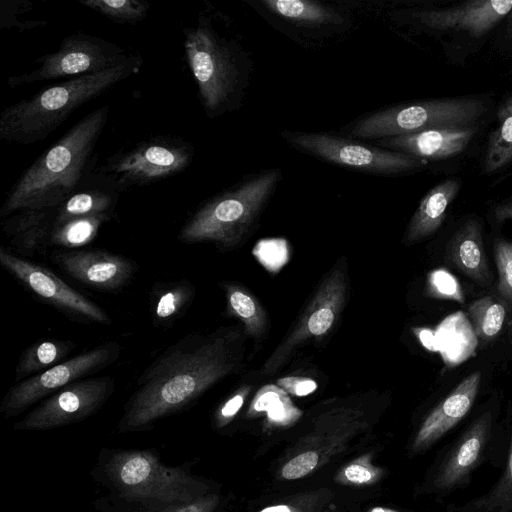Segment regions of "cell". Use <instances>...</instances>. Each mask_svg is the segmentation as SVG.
<instances>
[{
  "label": "cell",
  "mask_w": 512,
  "mask_h": 512,
  "mask_svg": "<svg viewBox=\"0 0 512 512\" xmlns=\"http://www.w3.org/2000/svg\"><path fill=\"white\" fill-rule=\"evenodd\" d=\"M281 137L293 148L332 164L376 175H397L421 168L412 155L383 149L328 133L284 131Z\"/></svg>",
  "instance_id": "10"
},
{
  "label": "cell",
  "mask_w": 512,
  "mask_h": 512,
  "mask_svg": "<svg viewBox=\"0 0 512 512\" xmlns=\"http://www.w3.org/2000/svg\"><path fill=\"white\" fill-rule=\"evenodd\" d=\"M55 208L23 210L10 215L2 225L9 243L19 253H43L50 246Z\"/></svg>",
  "instance_id": "22"
},
{
  "label": "cell",
  "mask_w": 512,
  "mask_h": 512,
  "mask_svg": "<svg viewBox=\"0 0 512 512\" xmlns=\"http://www.w3.org/2000/svg\"><path fill=\"white\" fill-rule=\"evenodd\" d=\"M0 264L23 286L44 302L81 322L110 325L107 312L66 284L48 268L0 248Z\"/></svg>",
  "instance_id": "13"
},
{
  "label": "cell",
  "mask_w": 512,
  "mask_h": 512,
  "mask_svg": "<svg viewBox=\"0 0 512 512\" xmlns=\"http://www.w3.org/2000/svg\"><path fill=\"white\" fill-rule=\"evenodd\" d=\"M102 474L121 498L152 504L160 512L201 497L197 481L184 467L166 466L148 450L112 453Z\"/></svg>",
  "instance_id": "6"
},
{
  "label": "cell",
  "mask_w": 512,
  "mask_h": 512,
  "mask_svg": "<svg viewBox=\"0 0 512 512\" xmlns=\"http://www.w3.org/2000/svg\"><path fill=\"white\" fill-rule=\"evenodd\" d=\"M512 11V0H475L444 10L419 11L415 17L436 30H464L473 37L487 34Z\"/></svg>",
  "instance_id": "16"
},
{
  "label": "cell",
  "mask_w": 512,
  "mask_h": 512,
  "mask_svg": "<svg viewBox=\"0 0 512 512\" xmlns=\"http://www.w3.org/2000/svg\"><path fill=\"white\" fill-rule=\"evenodd\" d=\"M490 428L491 414L488 412L468 428L437 474L435 483L439 489H450L466 478L480 457Z\"/></svg>",
  "instance_id": "21"
},
{
  "label": "cell",
  "mask_w": 512,
  "mask_h": 512,
  "mask_svg": "<svg viewBox=\"0 0 512 512\" xmlns=\"http://www.w3.org/2000/svg\"><path fill=\"white\" fill-rule=\"evenodd\" d=\"M371 512H395V511L377 507V508H374Z\"/></svg>",
  "instance_id": "47"
},
{
  "label": "cell",
  "mask_w": 512,
  "mask_h": 512,
  "mask_svg": "<svg viewBox=\"0 0 512 512\" xmlns=\"http://www.w3.org/2000/svg\"><path fill=\"white\" fill-rule=\"evenodd\" d=\"M347 282L339 263L325 277L299 320L264 363V374L275 373L304 342L325 335L335 324L345 303Z\"/></svg>",
  "instance_id": "14"
},
{
  "label": "cell",
  "mask_w": 512,
  "mask_h": 512,
  "mask_svg": "<svg viewBox=\"0 0 512 512\" xmlns=\"http://www.w3.org/2000/svg\"><path fill=\"white\" fill-rule=\"evenodd\" d=\"M250 413L264 412L269 423L286 426L294 423L302 414L281 387L268 384L260 388L251 403Z\"/></svg>",
  "instance_id": "29"
},
{
  "label": "cell",
  "mask_w": 512,
  "mask_h": 512,
  "mask_svg": "<svg viewBox=\"0 0 512 512\" xmlns=\"http://www.w3.org/2000/svg\"><path fill=\"white\" fill-rule=\"evenodd\" d=\"M50 258L71 278L108 292L123 288L138 271L133 260L102 249L55 250Z\"/></svg>",
  "instance_id": "15"
},
{
  "label": "cell",
  "mask_w": 512,
  "mask_h": 512,
  "mask_svg": "<svg viewBox=\"0 0 512 512\" xmlns=\"http://www.w3.org/2000/svg\"><path fill=\"white\" fill-rule=\"evenodd\" d=\"M216 503L215 496H201L189 503L162 512H212Z\"/></svg>",
  "instance_id": "41"
},
{
  "label": "cell",
  "mask_w": 512,
  "mask_h": 512,
  "mask_svg": "<svg viewBox=\"0 0 512 512\" xmlns=\"http://www.w3.org/2000/svg\"><path fill=\"white\" fill-rule=\"evenodd\" d=\"M498 126L491 133L484 158L486 172H494L512 161V97L498 109Z\"/></svg>",
  "instance_id": "30"
},
{
  "label": "cell",
  "mask_w": 512,
  "mask_h": 512,
  "mask_svg": "<svg viewBox=\"0 0 512 512\" xmlns=\"http://www.w3.org/2000/svg\"><path fill=\"white\" fill-rule=\"evenodd\" d=\"M437 352L446 367H456L472 356L478 347V337L465 313L446 316L435 328Z\"/></svg>",
  "instance_id": "24"
},
{
  "label": "cell",
  "mask_w": 512,
  "mask_h": 512,
  "mask_svg": "<svg viewBox=\"0 0 512 512\" xmlns=\"http://www.w3.org/2000/svg\"><path fill=\"white\" fill-rule=\"evenodd\" d=\"M109 216L76 218L62 224L53 225L50 246L74 249L90 243Z\"/></svg>",
  "instance_id": "31"
},
{
  "label": "cell",
  "mask_w": 512,
  "mask_h": 512,
  "mask_svg": "<svg viewBox=\"0 0 512 512\" xmlns=\"http://www.w3.org/2000/svg\"><path fill=\"white\" fill-rule=\"evenodd\" d=\"M122 352L117 341H107L11 386L0 402L4 418L19 415L31 405L65 386L113 364Z\"/></svg>",
  "instance_id": "11"
},
{
  "label": "cell",
  "mask_w": 512,
  "mask_h": 512,
  "mask_svg": "<svg viewBox=\"0 0 512 512\" xmlns=\"http://www.w3.org/2000/svg\"><path fill=\"white\" fill-rule=\"evenodd\" d=\"M142 63L135 55L122 65L65 79L7 106L0 114V139L19 145L44 140L75 110L138 73Z\"/></svg>",
  "instance_id": "3"
},
{
  "label": "cell",
  "mask_w": 512,
  "mask_h": 512,
  "mask_svg": "<svg viewBox=\"0 0 512 512\" xmlns=\"http://www.w3.org/2000/svg\"><path fill=\"white\" fill-rule=\"evenodd\" d=\"M108 115V106L90 112L44 151L9 189L0 217L23 210L53 209L77 192L91 176L95 149Z\"/></svg>",
  "instance_id": "2"
},
{
  "label": "cell",
  "mask_w": 512,
  "mask_h": 512,
  "mask_svg": "<svg viewBox=\"0 0 512 512\" xmlns=\"http://www.w3.org/2000/svg\"><path fill=\"white\" fill-rule=\"evenodd\" d=\"M344 473L346 478L353 483H365L372 478L370 470L360 464H351Z\"/></svg>",
  "instance_id": "42"
},
{
  "label": "cell",
  "mask_w": 512,
  "mask_h": 512,
  "mask_svg": "<svg viewBox=\"0 0 512 512\" xmlns=\"http://www.w3.org/2000/svg\"><path fill=\"white\" fill-rule=\"evenodd\" d=\"M480 382L479 371L470 374L432 410L415 437V449L434 443L466 416L476 399Z\"/></svg>",
  "instance_id": "18"
},
{
  "label": "cell",
  "mask_w": 512,
  "mask_h": 512,
  "mask_svg": "<svg viewBox=\"0 0 512 512\" xmlns=\"http://www.w3.org/2000/svg\"><path fill=\"white\" fill-rule=\"evenodd\" d=\"M183 34L185 58L206 115L216 118L232 110L244 85L242 60L235 44L220 34L204 12Z\"/></svg>",
  "instance_id": "5"
},
{
  "label": "cell",
  "mask_w": 512,
  "mask_h": 512,
  "mask_svg": "<svg viewBox=\"0 0 512 512\" xmlns=\"http://www.w3.org/2000/svg\"><path fill=\"white\" fill-rule=\"evenodd\" d=\"M483 102L452 98L401 104L371 113L355 123L351 136L385 139L433 128L474 125L484 113Z\"/></svg>",
  "instance_id": "7"
},
{
  "label": "cell",
  "mask_w": 512,
  "mask_h": 512,
  "mask_svg": "<svg viewBox=\"0 0 512 512\" xmlns=\"http://www.w3.org/2000/svg\"><path fill=\"white\" fill-rule=\"evenodd\" d=\"M196 290L188 279L156 284L150 292L152 322L157 327L172 326L188 310Z\"/></svg>",
  "instance_id": "25"
},
{
  "label": "cell",
  "mask_w": 512,
  "mask_h": 512,
  "mask_svg": "<svg viewBox=\"0 0 512 512\" xmlns=\"http://www.w3.org/2000/svg\"><path fill=\"white\" fill-rule=\"evenodd\" d=\"M468 315L478 340L488 343L501 331L506 318V308L499 301L485 296L469 305Z\"/></svg>",
  "instance_id": "32"
},
{
  "label": "cell",
  "mask_w": 512,
  "mask_h": 512,
  "mask_svg": "<svg viewBox=\"0 0 512 512\" xmlns=\"http://www.w3.org/2000/svg\"><path fill=\"white\" fill-rule=\"evenodd\" d=\"M413 332L426 350L430 352H437V344L434 330L425 327H420L414 328Z\"/></svg>",
  "instance_id": "43"
},
{
  "label": "cell",
  "mask_w": 512,
  "mask_h": 512,
  "mask_svg": "<svg viewBox=\"0 0 512 512\" xmlns=\"http://www.w3.org/2000/svg\"><path fill=\"white\" fill-rule=\"evenodd\" d=\"M271 13L297 24L317 26L340 22V15L321 2L310 0H263Z\"/></svg>",
  "instance_id": "28"
},
{
  "label": "cell",
  "mask_w": 512,
  "mask_h": 512,
  "mask_svg": "<svg viewBox=\"0 0 512 512\" xmlns=\"http://www.w3.org/2000/svg\"><path fill=\"white\" fill-rule=\"evenodd\" d=\"M318 462V455L313 451L302 453L289 462L282 468V476L288 480H294L303 477L311 472Z\"/></svg>",
  "instance_id": "38"
},
{
  "label": "cell",
  "mask_w": 512,
  "mask_h": 512,
  "mask_svg": "<svg viewBox=\"0 0 512 512\" xmlns=\"http://www.w3.org/2000/svg\"><path fill=\"white\" fill-rule=\"evenodd\" d=\"M477 127H444L417 133L385 138L379 144L390 150L417 158L444 159L455 156L467 147Z\"/></svg>",
  "instance_id": "17"
},
{
  "label": "cell",
  "mask_w": 512,
  "mask_h": 512,
  "mask_svg": "<svg viewBox=\"0 0 512 512\" xmlns=\"http://www.w3.org/2000/svg\"><path fill=\"white\" fill-rule=\"evenodd\" d=\"M249 387L244 386L226 400L221 407H219L215 419L218 426L225 425L232 419L242 407L246 396L248 395Z\"/></svg>",
  "instance_id": "39"
},
{
  "label": "cell",
  "mask_w": 512,
  "mask_h": 512,
  "mask_svg": "<svg viewBox=\"0 0 512 512\" xmlns=\"http://www.w3.org/2000/svg\"><path fill=\"white\" fill-rule=\"evenodd\" d=\"M241 337L233 328L189 333L161 352L139 375L118 423L121 433L144 431L190 407L237 371Z\"/></svg>",
  "instance_id": "1"
},
{
  "label": "cell",
  "mask_w": 512,
  "mask_h": 512,
  "mask_svg": "<svg viewBox=\"0 0 512 512\" xmlns=\"http://www.w3.org/2000/svg\"><path fill=\"white\" fill-rule=\"evenodd\" d=\"M484 512H507L512 509V434L504 474L494 489L477 503Z\"/></svg>",
  "instance_id": "34"
},
{
  "label": "cell",
  "mask_w": 512,
  "mask_h": 512,
  "mask_svg": "<svg viewBox=\"0 0 512 512\" xmlns=\"http://www.w3.org/2000/svg\"><path fill=\"white\" fill-rule=\"evenodd\" d=\"M494 258L499 275L498 291L503 298L512 303V242L496 241Z\"/></svg>",
  "instance_id": "37"
},
{
  "label": "cell",
  "mask_w": 512,
  "mask_h": 512,
  "mask_svg": "<svg viewBox=\"0 0 512 512\" xmlns=\"http://www.w3.org/2000/svg\"><path fill=\"white\" fill-rule=\"evenodd\" d=\"M91 179L92 174L77 192L55 208L53 225L76 218L113 217L122 192L98 173L94 181Z\"/></svg>",
  "instance_id": "20"
},
{
  "label": "cell",
  "mask_w": 512,
  "mask_h": 512,
  "mask_svg": "<svg viewBox=\"0 0 512 512\" xmlns=\"http://www.w3.org/2000/svg\"><path fill=\"white\" fill-rule=\"evenodd\" d=\"M135 55L100 37L77 32L65 36L56 51L37 58L34 69L10 76L7 84L15 88L93 74L127 63Z\"/></svg>",
  "instance_id": "9"
},
{
  "label": "cell",
  "mask_w": 512,
  "mask_h": 512,
  "mask_svg": "<svg viewBox=\"0 0 512 512\" xmlns=\"http://www.w3.org/2000/svg\"><path fill=\"white\" fill-rule=\"evenodd\" d=\"M508 30L512 33V11L508 14Z\"/></svg>",
  "instance_id": "46"
},
{
  "label": "cell",
  "mask_w": 512,
  "mask_h": 512,
  "mask_svg": "<svg viewBox=\"0 0 512 512\" xmlns=\"http://www.w3.org/2000/svg\"><path fill=\"white\" fill-rule=\"evenodd\" d=\"M76 346L72 340L59 339L39 340L28 346L19 357L15 369V382L25 380L67 360Z\"/></svg>",
  "instance_id": "26"
},
{
  "label": "cell",
  "mask_w": 512,
  "mask_h": 512,
  "mask_svg": "<svg viewBox=\"0 0 512 512\" xmlns=\"http://www.w3.org/2000/svg\"><path fill=\"white\" fill-rule=\"evenodd\" d=\"M220 286L226 296L228 312L242 321L247 334L261 337L267 326V315L260 302L238 284L223 282Z\"/></svg>",
  "instance_id": "27"
},
{
  "label": "cell",
  "mask_w": 512,
  "mask_h": 512,
  "mask_svg": "<svg viewBox=\"0 0 512 512\" xmlns=\"http://www.w3.org/2000/svg\"><path fill=\"white\" fill-rule=\"evenodd\" d=\"M494 216L499 222L512 220V201L497 205L494 208Z\"/></svg>",
  "instance_id": "44"
},
{
  "label": "cell",
  "mask_w": 512,
  "mask_h": 512,
  "mask_svg": "<svg viewBox=\"0 0 512 512\" xmlns=\"http://www.w3.org/2000/svg\"><path fill=\"white\" fill-rule=\"evenodd\" d=\"M277 385L288 394L298 397L307 396L317 389V383L313 379L299 376L280 378Z\"/></svg>",
  "instance_id": "40"
},
{
  "label": "cell",
  "mask_w": 512,
  "mask_h": 512,
  "mask_svg": "<svg viewBox=\"0 0 512 512\" xmlns=\"http://www.w3.org/2000/svg\"><path fill=\"white\" fill-rule=\"evenodd\" d=\"M110 376L87 377L56 391L15 423L17 430H48L80 422L98 411L113 394Z\"/></svg>",
  "instance_id": "12"
},
{
  "label": "cell",
  "mask_w": 512,
  "mask_h": 512,
  "mask_svg": "<svg viewBox=\"0 0 512 512\" xmlns=\"http://www.w3.org/2000/svg\"><path fill=\"white\" fill-rule=\"evenodd\" d=\"M426 293L433 298L463 304L465 296L458 279L444 268L432 270L427 277Z\"/></svg>",
  "instance_id": "35"
},
{
  "label": "cell",
  "mask_w": 512,
  "mask_h": 512,
  "mask_svg": "<svg viewBox=\"0 0 512 512\" xmlns=\"http://www.w3.org/2000/svg\"><path fill=\"white\" fill-rule=\"evenodd\" d=\"M252 254L258 262L272 273L278 272L289 259V249L284 239H265L259 241Z\"/></svg>",
  "instance_id": "36"
},
{
  "label": "cell",
  "mask_w": 512,
  "mask_h": 512,
  "mask_svg": "<svg viewBox=\"0 0 512 512\" xmlns=\"http://www.w3.org/2000/svg\"><path fill=\"white\" fill-rule=\"evenodd\" d=\"M195 156L193 145L170 135L144 139L107 158L98 174L121 192L133 186H146L183 172Z\"/></svg>",
  "instance_id": "8"
},
{
  "label": "cell",
  "mask_w": 512,
  "mask_h": 512,
  "mask_svg": "<svg viewBox=\"0 0 512 512\" xmlns=\"http://www.w3.org/2000/svg\"><path fill=\"white\" fill-rule=\"evenodd\" d=\"M459 189L458 180L448 179L429 190L407 226L405 242L411 244L435 233L442 225L446 211Z\"/></svg>",
  "instance_id": "23"
},
{
  "label": "cell",
  "mask_w": 512,
  "mask_h": 512,
  "mask_svg": "<svg viewBox=\"0 0 512 512\" xmlns=\"http://www.w3.org/2000/svg\"><path fill=\"white\" fill-rule=\"evenodd\" d=\"M444 259L478 285L487 286L492 281L482 228L475 219L467 220L452 235L446 245Z\"/></svg>",
  "instance_id": "19"
},
{
  "label": "cell",
  "mask_w": 512,
  "mask_h": 512,
  "mask_svg": "<svg viewBox=\"0 0 512 512\" xmlns=\"http://www.w3.org/2000/svg\"><path fill=\"white\" fill-rule=\"evenodd\" d=\"M85 7L118 24L136 25L143 21L150 3L143 0H80Z\"/></svg>",
  "instance_id": "33"
},
{
  "label": "cell",
  "mask_w": 512,
  "mask_h": 512,
  "mask_svg": "<svg viewBox=\"0 0 512 512\" xmlns=\"http://www.w3.org/2000/svg\"><path fill=\"white\" fill-rule=\"evenodd\" d=\"M260 512H293V509L287 505H275L267 507Z\"/></svg>",
  "instance_id": "45"
},
{
  "label": "cell",
  "mask_w": 512,
  "mask_h": 512,
  "mask_svg": "<svg viewBox=\"0 0 512 512\" xmlns=\"http://www.w3.org/2000/svg\"><path fill=\"white\" fill-rule=\"evenodd\" d=\"M282 177L280 169H266L211 197L185 221L178 239L185 244L213 243L223 251L238 248L248 237Z\"/></svg>",
  "instance_id": "4"
}]
</instances>
